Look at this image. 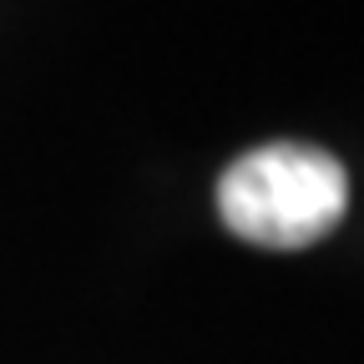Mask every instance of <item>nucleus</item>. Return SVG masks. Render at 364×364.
I'll list each match as a JSON object with an SVG mask.
<instances>
[{
	"label": "nucleus",
	"mask_w": 364,
	"mask_h": 364,
	"mask_svg": "<svg viewBox=\"0 0 364 364\" xmlns=\"http://www.w3.org/2000/svg\"><path fill=\"white\" fill-rule=\"evenodd\" d=\"M349 213V172L314 142H263L218 177V218L233 238L299 253Z\"/></svg>",
	"instance_id": "f257e3e1"
}]
</instances>
